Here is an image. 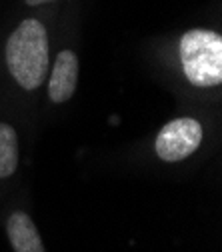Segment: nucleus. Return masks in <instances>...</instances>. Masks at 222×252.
I'll return each mask as SVG.
<instances>
[{
	"mask_svg": "<svg viewBox=\"0 0 222 252\" xmlns=\"http://www.w3.org/2000/svg\"><path fill=\"white\" fill-rule=\"evenodd\" d=\"M18 166V138L10 124L0 122V178H8Z\"/></svg>",
	"mask_w": 222,
	"mask_h": 252,
	"instance_id": "obj_6",
	"label": "nucleus"
},
{
	"mask_svg": "<svg viewBox=\"0 0 222 252\" xmlns=\"http://www.w3.org/2000/svg\"><path fill=\"white\" fill-rule=\"evenodd\" d=\"M202 142V126L194 118H176L156 136V154L164 162H178L194 154Z\"/></svg>",
	"mask_w": 222,
	"mask_h": 252,
	"instance_id": "obj_3",
	"label": "nucleus"
},
{
	"mask_svg": "<svg viewBox=\"0 0 222 252\" xmlns=\"http://www.w3.org/2000/svg\"><path fill=\"white\" fill-rule=\"evenodd\" d=\"M180 62L192 86H218L222 80V36L204 28L188 30L180 40Z\"/></svg>",
	"mask_w": 222,
	"mask_h": 252,
	"instance_id": "obj_2",
	"label": "nucleus"
},
{
	"mask_svg": "<svg viewBox=\"0 0 222 252\" xmlns=\"http://www.w3.org/2000/svg\"><path fill=\"white\" fill-rule=\"evenodd\" d=\"M46 2H54V0H26V4H30V6H38V4H46Z\"/></svg>",
	"mask_w": 222,
	"mask_h": 252,
	"instance_id": "obj_7",
	"label": "nucleus"
},
{
	"mask_svg": "<svg viewBox=\"0 0 222 252\" xmlns=\"http://www.w3.org/2000/svg\"><path fill=\"white\" fill-rule=\"evenodd\" d=\"M78 82V58L72 50H62L58 52L54 66L50 72V82H48V96L52 102L62 104L68 98H72V94L76 90Z\"/></svg>",
	"mask_w": 222,
	"mask_h": 252,
	"instance_id": "obj_4",
	"label": "nucleus"
},
{
	"mask_svg": "<svg viewBox=\"0 0 222 252\" xmlns=\"http://www.w3.org/2000/svg\"><path fill=\"white\" fill-rule=\"evenodd\" d=\"M6 64L12 78L24 90H36L48 76V34L46 28L28 18L18 24L6 42Z\"/></svg>",
	"mask_w": 222,
	"mask_h": 252,
	"instance_id": "obj_1",
	"label": "nucleus"
},
{
	"mask_svg": "<svg viewBox=\"0 0 222 252\" xmlns=\"http://www.w3.org/2000/svg\"><path fill=\"white\" fill-rule=\"evenodd\" d=\"M8 240L14 252H44L40 234L26 212H12L6 222Z\"/></svg>",
	"mask_w": 222,
	"mask_h": 252,
	"instance_id": "obj_5",
	"label": "nucleus"
}]
</instances>
